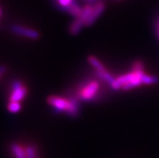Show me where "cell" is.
Instances as JSON below:
<instances>
[{
    "instance_id": "obj_1",
    "label": "cell",
    "mask_w": 159,
    "mask_h": 158,
    "mask_svg": "<svg viewBox=\"0 0 159 158\" xmlns=\"http://www.w3.org/2000/svg\"><path fill=\"white\" fill-rule=\"evenodd\" d=\"M48 102L53 106L57 112L64 111L70 116L75 117L79 112V103L75 98L66 99L57 96H50L47 99Z\"/></svg>"
},
{
    "instance_id": "obj_2",
    "label": "cell",
    "mask_w": 159,
    "mask_h": 158,
    "mask_svg": "<svg viewBox=\"0 0 159 158\" xmlns=\"http://www.w3.org/2000/svg\"><path fill=\"white\" fill-rule=\"evenodd\" d=\"M27 94V90L20 81L12 83L11 93L10 95V102H19L22 100Z\"/></svg>"
},
{
    "instance_id": "obj_3",
    "label": "cell",
    "mask_w": 159,
    "mask_h": 158,
    "mask_svg": "<svg viewBox=\"0 0 159 158\" xmlns=\"http://www.w3.org/2000/svg\"><path fill=\"white\" fill-rule=\"evenodd\" d=\"M11 31L15 34L19 36H22L27 38H30L32 40H36L40 37V33L37 31L30 29V28H24L20 25H14L11 27Z\"/></svg>"
},
{
    "instance_id": "obj_4",
    "label": "cell",
    "mask_w": 159,
    "mask_h": 158,
    "mask_svg": "<svg viewBox=\"0 0 159 158\" xmlns=\"http://www.w3.org/2000/svg\"><path fill=\"white\" fill-rule=\"evenodd\" d=\"M99 85L97 82H91L87 85L84 89L83 92L81 93L80 98L83 101L91 100L95 95L96 94L97 91L99 90Z\"/></svg>"
},
{
    "instance_id": "obj_5",
    "label": "cell",
    "mask_w": 159,
    "mask_h": 158,
    "mask_svg": "<svg viewBox=\"0 0 159 158\" xmlns=\"http://www.w3.org/2000/svg\"><path fill=\"white\" fill-rule=\"evenodd\" d=\"M105 10V4L103 2H98V3L93 8V11L91 12V16H89L88 19L86 21V24L85 25L86 26H91L94 24L95 20L99 18L100 15L103 12V11Z\"/></svg>"
},
{
    "instance_id": "obj_6",
    "label": "cell",
    "mask_w": 159,
    "mask_h": 158,
    "mask_svg": "<svg viewBox=\"0 0 159 158\" xmlns=\"http://www.w3.org/2000/svg\"><path fill=\"white\" fill-rule=\"evenodd\" d=\"M96 74L99 78H102V79H104L105 81H107L109 84L111 85V86L113 89L119 90L121 87V85L117 81V79H115L109 73L106 72V71H103V72H98V71H96Z\"/></svg>"
},
{
    "instance_id": "obj_7",
    "label": "cell",
    "mask_w": 159,
    "mask_h": 158,
    "mask_svg": "<svg viewBox=\"0 0 159 158\" xmlns=\"http://www.w3.org/2000/svg\"><path fill=\"white\" fill-rule=\"evenodd\" d=\"M11 152L15 158H27L26 150L18 144H11Z\"/></svg>"
},
{
    "instance_id": "obj_8",
    "label": "cell",
    "mask_w": 159,
    "mask_h": 158,
    "mask_svg": "<svg viewBox=\"0 0 159 158\" xmlns=\"http://www.w3.org/2000/svg\"><path fill=\"white\" fill-rule=\"evenodd\" d=\"M85 25V23L83 20H81L79 18H76V20L71 24L70 27V32L73 36L79 34V32H80L82 29V27Z\"/></svg>"
},
{
    "instance_id": "obj_9",
    "label": "cell",
    "mask_w": 159,
    "mask_h": 158,
    "mask_svg": "<svg viewBox=\"0 0 159 158\" xmlns=\"http://www.w3.org/2000/svg\"><path fill=\"white\" fill-rule=\"evenodd\" d=\"M88 61L93 67H95V69L96 70V71H98V72H103V71H105L104 66H103V65H102V63H101L96 57H95V56H89Z\"/></svg>"
},
{
    "instance_id": "obj_10",
    "label": "cell",
    "mask_w": 159,
    "mask_h": 158,
    "mask_svg": "<svg viewBox=\"0 0 159 158\" xmlns=\"http://www.w3.org/2000/svg\"><path fill=\"white\" fill-rule=\"evenodd\" d=\"M93 8L94 7H92L91 5H87V6H85L83 8V10H82V13H81L80 16L78 17V18L80 19L81 20H83V22L86 24V21L88 19V17L91 16V12L93 11Z\"/></svg>"
},
{
    "instance_id": "obj_11",
    "label": "cell",
    "mask_w": 159,
    "mask_h": 158,
    "mask_svg": "<svg viewBox=\"0 0 159 158\" xmlns=\"http://www.w3.org/2000/svg\"><path fill=\"white\" fill-rule=\"evenodd\" d=\"M82 10H83V9H81V8L79 7V5H78L75 2H74L72 5H70L69 7H67L66 9V11H68L70 15H72V16H75L76 18H78V17L80 16L81 13H82Z\"/></svg>"
},
{
    "instance_id": "obj_12",
    "label": "cell",
    "mask_w": 159,
    "mask_h": 158,
    "mask_svg": "<svg viewBox=\"0 0 159 158\" xmlns=\"http://www.w3.org/2000/svg\"><path fill=\"white\" fill-rule=\"evenodd\" d=\"M141 81H142V83L146 85H151L154 84L156 82H158V78L155 76H149V75H146L143 73L141 74Z\"/></svg>"
},
{
    "instance_id": "obj_13",
    "label": "cell",
    "mask_w": 159,
    "mask_h": 158,
    "mask_svg": "<svg viewBox=\"0 0 159 158\" xmlns=\"http://www.w3.org/2000/svg\"><path fill=\"white\" fill-rule=\"evenodd\" d=\"M21 109V105L19 102H10L7 105V110L11 113H16Z\"/></svg>"
},
{
    "instance_id": "obj_14",
    "label": "cell",
    "mask_w": 159,
    "mask_h": 158,
    "mask_svg": "<svg viewBox=\"0 0 159 158\" xmlns=\"http://www.w3.org/2000/svg\"><path fill=\"white\" fill-rule=\"evenodd\" d=\"M27 158H37L36 156V151L33 146H28L26 148Z\"/></svg>"
},
{
    "instance_id": "obj_15",
    "label": "cell",
    "mask_w": 159,
    "mask_h": 158,
    "mask_svg": "<svg viewBox=\"0 0 159 158\" xmlns=\"http://www.w3.org/2000/svg\"><path fill=\"white\" fill-rule=\"evenodd\" d=\"M57 2L60 4V6L61 7L63 10L66 11L67 7H69L75 2V0H57Z\"/></svg>"
},
{
    "instance_id": "obj_16",
    "label": "cell",
    "mask_w": 159,
    "mask_h": 158,
    "mask_svg": "<svg viewBox=\"0 0 159 158\" xmlns=\"http://www.w3.org/2000/svg\"><path fill=\"white\" fill-rule=\"evenodd\" d=\"M5 71H6V68H5V66H0V78H1V77L2 76V74L5 73Z\"/></svg>"
},
{
    "instance_id": "obj_17",
    "label": "cell",
    "mask_w": 159,
    "mask_h": 158,
    "mask_svg": "<svg viewBox=\"0 0 159 158\" xmlns=\"http://www.w3.org/2000/svg\"><path fill=\"white\" fill-rule=\"evenodd\" d=\"M1 14H2V11H1V10H0V16H1Z\"/></svg>"
}]
</instances>
